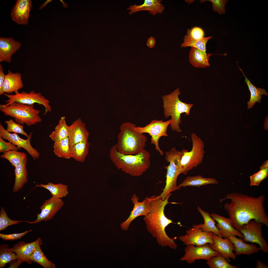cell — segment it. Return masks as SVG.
<instances>
[{
  "instance_id": "obj_26",
  "label": "cell",
  "mask_w": 268,
  "mask_h": 268,
  "mask_svg": "<svg viewBox=\"0 0 268 268\" xmlns=\"http://www.w3.org/2000/svg\"><path fill=\"white\" fill-rule=\"evenodd\" d=\"M28 159L26 158L14 168L15 182L12 189L14 193L21 189L28 181V171L26 165Z\"/></svg>"
},
{
  "instance_id": "obj_50",
  "label": "cell",
  "mask_w": 268,
  "mask_h": 268,
  "mask_svg": "<svg viewBox=\"0 0 268 268\" xmlns=\"http://www.w3.org/2000/svg\"><path fill=\"white\" fill-rule=\"evenodd\" d=\"M9 268H17L21 264L18 262L16 260H13L10 262Z\"/></svg>"
},
{
  "instance_id": "obj_15",
  "label": "cell",
  "mask_w": 268,
  "mask_h": 268,
  "mask_svg": "<svg viewBox=\"0 0 268 268\" xmlns=\"http://www.w3.org/2000/svg\"><path fill=\"white\" fill-rule=\"evenodd\" d=\"M64 205L61 199L53 197L45 201L40 207V213L36 214L37 218L33 221H24L30 224L37 223L51 219Z\"/></svg>"
},
{
  "instance_id": "obj_27",
  "label": "cell",
  "mask_w": 268,
  "mask_h": 268,
  "mask_svg": "<svg viewBox=\"0 0 268 268\" xmlns=\"http://www.w3.org/2000/svg\"><path fill=\"white\" fill-rule=\"evenodd\" d=\"M234 245L235 256L244 254L249 255L257 253L261 249L255 245L247 243L242 239L238 238L235 236H230L228 237Z\"/></svg>"
},
{
  "instance_id": "obj_34",
  "label": "cell",
  "mask_w": 268,
  "mask_h": 268,
  "mask_svg": "<svg viewBox=\"0 0 268 268\" xmlns=\"http://www.w3.org/2000/svg\"><path fill=\"white\" fill-rule=\"evenodd\" d=\"M37 187L46 189L49 191L52 197L58 198L66 197L68 194V186L62 183L54 184L50 182L46 184H36L35 187Z\"/></svg>"
},
{
  "instance_id": "obj_52",
  "label": "cell",
  "mask_w": 268,
  "mask_h": 268,
  "mask_svg": "<svg viewBox=\"0 0 268 268\" xmlns=\"http://www.w3.org/2000/svg\"><path fill=\"white\" fill-rule=\"evenodd\" d=\"M62 2V3L64 4V5H63V6L65 8H67L68 6V4L65 2L63 1L62 0H60Z\"/></svg>"
},
{
  "instance_id": "obj_44",
  "label": "cell",
  "mask_w": 268,
  "mask_h": 268,
  "mask_svg": "<svg viewBox=\"0 0 268 268\" xmlns=\"http://www.w3.org/2000/svg\"><path fill=\"white\" fill-rule=\"evenodd\" d=\"M211 2L212 3V7L213 11L217 12L220 15L226 12L225 6L228 1L227 0H204Z\"/></svg>"
},
{
  "instance_id": "obj_3",
  "label": "cell",
  "mask_w": 268,
  "mask_h": 268,
  "mask_svg": "<svg viewBox=\"0 0 268 268\" xmlns=\"http://www.w3.org/2000/svg\"><path fill=\"white\" fill-rule=\"evenodd\" d=\"M109 156L118 169L132 176H141L150 166V154L144 148L136 154L126 155L119 152L115 144L111 148Z\"/></svg>"
},
{
  "instance_id": "obj_35",
  "label": "cell",
  "mask_w": 268,
  "mask_h": 268,
  "mask_svg": "<svg viewBox=\"0 0 268 268\" xmlns=\"http://www.w3.org/2000/svg\"><path fill=\"white\" fill-rule=\"evenodd\" d=\"M53 152L57 156L68 159L71 158L70 144L68 137L61 140L54 142Z\"/></svg>"
},
{
  "instance_id": "obj_7",
  "label": "cell",
  "mask_w": 268,
  "mask_h": 268,
  "mask_svg": "<svg viewBox=\"0 0 268 268\" xmlns=\"http://www.w3.org/2000/svg\"><path fill=\"white\" fill-rule=\"evenodd\" d=\"M185 151V149L179 151L173 147L169 151L165 152V159L169 164L165 167L167 170L165 186L162 193L158 196L159 198L163 200H164L172 192L180 189L181 188L177 186V181L178 176L181 174L180 161Z\"/></svg>"
},
{
  "instance_id": "obj_48",
  "label": "cell",
  "mask_w": 268,
  "mask_h": 268,
  "mask_svg": "<svg viewBox=\"0 0 268 268\" xmlns=\"http://www.w3.org/2000/svg\"><path fill=\"white\" fill-rule=\"evenodd\" d=\"M156 42L155 38L151 36L147 39L146 42V45L148 47L150 48H152L154 47Z\"/></svg>"
},
{
  "instance_id": "obj_9",
  "label": "cell",
  "mask_w": 268,
  "mask_h": 268,
  "mask_svg": "<svg viewBox=\"0 0 268 268\" xmlns=\"http://www.w3.org/2000/svg\"><path fill=\"white\" fill-rule=\"evenodd\" d=\"M4 95L8 98L5 101L6 105H9L13 102H16L24 104L34 105L37 103L43 105L45 108V111L43 114L45 115L52 111L50 104V101L42 95L40 92L36 93L34 90L29 92L24 91L19 92L18 91L15 93L14 94L4 93Z\"/></svg>"
},
{
  "instance_id": "obj_33",
  "label": "cell",
  "mask_w": 268,
  "mask_h": 268,
  "mask_svg": "<svg viewBox=\"0 0 268 268\" xmlns=\"http://www.w3.org/2000/svg\"><path fill=\"white\" fill-rule=\"evenodd\" d=\"M69 126L67 125L65 117H62L54 130L49 135V137L54 142L59 141L68 137Z\"/></svg>"
},
{
  "instance_id": "obj_31",
  "label": "cell",
  "mask_w": 268,
  "mask_h": 268,
  "mask_svg": "<svg viewBox=\"0 0 268 268\" xmlns=\"http://www.w3.org/2000/svg\"><path fill=\"white\" fill-rule=\"evenodd\" d=\"M197 209L202 216L204 220V223L201 224L200 228L202 230L206 232H212L220 237H223L222 235L215 225V221L210 216L208 212H205L199 206H198Z\"/></svg>"
},
{
  "instance_id": "obj_36",
  "label": "cell",
  "mask_w": 268,
  "mask_h": 268,
  "mask_svg": "<svg viewBox=\"0 0 268 268\" xmlns=\"http://www.w3.org/2000/svg\"><path fill=\"white\" fill-rule=\"evenodd\" d=\"M268 175V160H267L264 163L258 172L250 176V185L259 186L261 182L266 179Z\"/></svg>"
},
{
  "instance_id": "obj_41",
  "label": "cell",
  "mask_w": 268,
  "mask_h": 268,
  "mask_svg": "<svg viewBox=\"0 0 268 268\" xmlns=\"http://www.w3.org/2000/svg\"><path fill=\"white\" fill-rule=\"evenodd\" d=\"M4 123L7 125L6 130L8 132L19 134L27 138L28 137V135L24 130V126L22 125L15 122L11 119L6 120Z\"/></svg>"
},
{
  "instance_id": "obj_12",
  "label": "cell",
  "mask_w": 268,
  "mask_h": 268,
  "mask_svg": "<svg viewBox=\"0 0 268 268\" xmlns=\"http://www.w3.org/2000/svg\"><path fill=\"white\" fill-rule=\"evenodd\" d=\"M200 225L201 224L193 225L192 228L186 231L185 235L179 237V239L186 245H192L199 246L207 243L213 244V233L202 231L200 228Z\"/></svg>"
},
{
  "instance_id": "obj_32",
  "label": "cell",
  "mask_w": 268,
  "mask_h": 268,
  "mask_svg": "<svg viewBox=\"0 0 268 268\" xmlns=\"http://www.w3.org/2000/svg\"><path fill=\"white\" fill-rule=\"evenodd\" d=\"M42 242L41 239L32 254L29 257L30 260L37 263L44 268H55V265L49 261L41 250V246Z\"/></svg>"
},
{
  "instance_id": "obj_30",
  "label": "cell",
  "mask_w": 268,
  "mask_h": 268,
  "mask_svg": "<svg viewBox=\"0 0 268 268\" xmlns=\"http://www.w3.org/2000/svg\"><path fill=\"white\" fill-rule=\"evenodd\" d=\"M218 182L214 178H205L201 175L193 176H188L178 186L185 187L187 186H195L200 187L205 185L217 184Z\"/></svg>"
},
{
  "instance_id": "obj_14",
  "label": "cell",
  "mask_w": 268,
  "mask_h": 268,
  "mask_svg": "<svg viewBox=\"0 0 268 268\" xmlns=\"http://www.w3.org/2000/svg\"><path fill=\"white\" fill-rule=\"evenodd\" d=\"M33 134L31 132L26 139L21 138L17 134L9 133L7 131L1 123H0V137L6 139L16 146L23 148L35 160L39 158V152L32 146L31 140Z\"/></svg>"
},
{
  "instance_id": "obj_6",
  "label": "cell",
  "mask_w": 268,
  "mask_h": 268,
  "mask_svg": "<svg viewBox=\"0 0 268 268\" xmlns=\"http://www.w3.org/2000/svg\"><path fill=\"white\" fill-rule=\"evenodd\" d=\"M0 110L5 115L14 118L16 122L28 127L42 121L39 115L40 110L34 108V105L15 102L9 105L0 104Z\"/></svg>"
},
{
  "instance_id": "obj_37",
  "label": "cell",
  "mask_w": 268,
  "mask_h": 268,
  "mask_svg": "<svg viewBox=\"0 0 268 268\" xmlns=\"http://www.w3.org/2000/svg\"><path fill=\"white\" fill-rule=\"evenodd\" d=\"M26 154L16 150H11L4 153L0 156L1 158L5 159L14 168L27 158Z\"/></svg>"
},
{
  "instance_id": "obj_40",
  "label": "cell",
  "mask_w": 268,
  "mask_h": 268,
  "mask_svg": "<svg viewBox=\"0 0 268 268\" xmlns=\"http://www.w3.org/2000/svg\"><path fill=\"white\" fill-rule=\"evenodd\" d=\"M207 264L210 268H237V266L229 264L219 253L207 260Z\"/></svg>"
},
{
  "instance_id": "obj_13",
  "label": "cell",
  "mask_w": 268,
  "mask_h": 268,
  "mask_svg": "<svg viewBox=\"0 0 268 268\" xmlns=\"http://www.w3.org/2000/svg\"><path fill=\"white\" fill-rule=\"evenodd\" d=\"M184 252V256L180 260L185 261L189 264L193 263L197 260H207L219 253L212 249L208 243L199 246L192 245H186Z\"/></svg>"
},
{
  "instance_id": "obj_46",
  "label": "cell",
  "mask_w": 268,
  "mask_h": 268,
  "mask_svg": "<svg viewBox=\"0 0 268 268\" xmlns=\"http://www.w3.org/2000/svg\"><path fill=\"white\" fill-rule=\"evenodd\" d=\"M31 230L26 231L25 232L18 233L10 234H5L0 233V237L3 240H13L21 238L26 234L32 231Z\"/></svg>"
},
{
  "instance_id": "obj_18",
  "label": "cell",
  "mask_w": 268,
  "mask_h": 268,
  "mask_svg": "<svg viewBox=\"0 0 268 268\" xmlns=\"http://www.w3.org/2000/svg\"><path fill=\"white\" fill-rule=\"evenodd\" d=\"M32 6L31 0H17L11 11L12 19L18 24L27 25Z\"/></svg>"
},
{
  "instance_id": "obj_53",
  "label": "cell",
  "mask_w": 268,
  "mask_h": 268,
  "mask_svg": "<svg viewBox=\"0 0 268 268\" xmlns=\"http://www.w3.org/2000/svg\"><path fill=\"white\" fill-rule=\"evenodd\" d=\"M194 0H185V1L189 3H192L193 2Z\"/></svg>"
},
{
  "instance_id": "obj_45",
  "label": "cell",
  "mask_w": 268,
  "mask_h": 268,
  "mask_svg": "<svg viewBox=\"0 0 268 268\" xmlns=\"http://www.w3.org/2000/svg\"><path fill=\"white\" fill-rule=\"evenodd\" d=\"M21 148L14 145L11 142L5 141L3 139L0 137V152L4 153L11 150L17 151Z\"/></svg>"
},
{
  "instance_id": "obj_23",
  "label": "cell",
  "mask_w": 268,
  "mask_h": 268,
  "mask_svg": "<svg viewBox=\"0 0 268 268\" xmlns=\"http://www.w3.org/2000/svg\"><path fill=\"white\" fill-rule=\"evenodd\" d=\"M161 0H145L143 3L138 5L134 4L130 5L127 9L130 11V15L142 11H147L150 14L155 15L157 14H162L165 9L164 6Z\"/></svg>"
},
{
  "instance_id": "obj_43",
  "label": "cell",
  "mask_w": 268,
  "mask_h": 268,
  "mask_svg": "<svg viewBox=\"0 0 268 268\" xmlns=\"http://www.w3.org/2000/svg\"><path fill=\"white\" fill-rule=\"evenodd\" d=\"M204 32L201 28L198 27H195L190 29H188L186 34L185 35L183 38L200 40L204 37Z\"/></svg>"
},
{
  "instance_id": "obj_2",
  "label": "cell",
  "mask_w": 268,
  "mask_h": 268,
  "mask_svg": "<svg viewBox=\"0 0 268 268\" xmlns=\"http://www.w3.org/2000/svg\"><path fill=\"white\" fill-rule=\"evenodd\" d=\"M171 194H169L164 200L159 198L158 196L153 195L150 197V211L144 216L143 219L147 231L156 238L158 245L162 247L168 246L175 250L177 246L174 239L169 237L165 231L166 227L173 223L164 213L165 208L169 203L168 200Z\"/></svg>"
},
{
  "instance_id": "obj_10",
  "label": "cell",
  "mask_w": 268,
  "mask_h": 268,
  "mask_svg": "<svg viewBox=\"0 0 268 268\" xmlns=\"http://www.w3.org/2000/svg\"><path fill=\"white\" fill-rule=\"evenodd\" d=\"M171 122V119L165 121L155 119L152 120L145 126H135L134 129L142 134L147 133L149 134L151 136V143L154 145L156 150L158 151L161 155L163 156L164 153L159 147V140L161 137L168 136L167 129Z\"/></svg>"
},
{
  "instance_id": "obj_19",
  "label": "cell",
  "mask_w": 268,
  "mask_h": 268,
  "mask_svg": "<svg viewBox=\"0 0 268 268\" xmlns=\"http://www.w3.org/2000/svg\"><path fill=\"white\" fill-rule=\"evenodd\" d=\"M41 239L38 237L35 241L28 243L21 241L14 245L12 247L9 248V250L16 254L17 257V260L21 264L23 262H26L31 264L33 262L29 259V257L35 249Z\"/></svg>"
},
{
  "instance_id": "obj_1",
  "label": "cell",
  "mask_w": 268,
  "mask_h": 268,
  "mask_svg": "<svg viewBox=\"0 0 268 268\" xmlns=\"http://www.w3.org/2000/svg\"><path fill=\"white\" fill-rule=\"evenodd\" d=\"M229 199L224 207L231 219L233 227L239 231L242 226L252 220L261 222L268 227V217L264 204L265 196L261 195L257 197L237 192L230 193L223 200Z\"/></svg>"
},
{
  "instance_id": "obj_16",
  "label": "cell",
  "mask_w": 268,
  "mask_h": 268,
  "mask_svg": "<svg viewBox=\"0 0 268 268\" xmlns=\"http://www.w3.org/2000/svg\"><path fill=\"white\" fill-rule=\"evenodd\" d=\"M131 200L134 204L133 209L128 218L120 225L122 229L124 230H128L130 224L135 218L141 216H146L151 210L150 200L147 196L142 201L140 202L138 201L139 198L134 194Z\"/></svg>"
},
{
  "instance_id": "obj_21",
  "label": "cell",
  "mask_w": 268,
  "mask_h": 268,
  "mask_svg": "<svg viewBox=\"0 0 268 268\" xmlns=\"http://www.w3.org/2000/svg\"><path fill=\"white\" fill-rule=\"evenodd\" d=\"M209 214L217 222L216 226L223 237L226 238L230 236H237L242 239L243 238L242 234L233 227L232 221L230 218H226L214 213Z\"/></svg>"
},
{
  "instance_id": "obj_20",
  "label": "cell",
  "mask_w": 268,
  "mask_h": 268,
  "mask_svg": "<svg viewBox=\"0 0 268 268\" xmlns=\"http://www.w3.org/2000/svg\"><path fill=\"white\" fill-rule=\"evenodd\" d=\"M21 45L19 42L12 37H0V62L10 63L12 56L20 49Z\"/></svg>"
},
{
  "instance_id": "obj_39",
  "label": "cell",
  "mask_w": 268,
  "mask_h": 268,
  "mask_svg": "<svg viewBox=\"0 0 268 268\" xmlns=\"http://www.w3.org/2000/svg\"><path fill=\"white\" fill-rule=\"evenodd\" d=\"M9 246L6 243L0 245V268L3 267L8 263L16 260V254L9 250Z\"/></svg>"
},
{
  "instance_id": "obj_29",
  "label": "cell",
  "mask_w": 268,
  "mask_h": 268,
  "mask_svg": "<svg viewBox=\"0 0 268 268\" xmlns=\"http://www.w3.org/2000/svg\"><path fill=\"white\" fill-rule=\"evenodd\" d=\"M238 67L242 72L243 75L244 76L245 81L247 84L250 92V99L249 101L247 102V108L250 109L251 108H252L256 102H260L262 95H264L267 96L268 93L265 89L260 88H258L253 84L246 77L242 70L238 66Z\"/></svg>"
},
{
  "instance_id": "obj_11",
  "label": "cell",
  "mask_w": 268,
  "mask_h": 268,
  "mask_svg": "<svg viewBox=\"0 0 268 268\" xmlns=\"http://www.w3.org/2000/svg\"><path fill=\"white\" fill-rule=\"evenodd\" d=\"M262 223L252 220L243 225L239 230L243 236L242 240L244 242H250L259 245L261 250L268 252V245L266 240L262 235Z\"/></svg>"
},
{
  "instance_id": "obj_5",
  "label": "cell",
  "mask_w": 268,
  "mask_h": 268,
  "mask_svg": "<svg viewBox=\"0 0 268 268\" xmlns=\"http://www.w3.org/2000/svg\"><path fill=\"white\" fill-rule=\"evenodd\" d=\"M180 94L179 89L177 88L170 94L162 97L164 116L167 118L171 117L170 125L171 129L178 133L182 131L179 126L181 123V114L185 113V116L189 115L190 109L194 105L181 101L179 98Z\"/></svg>"
},
{
  "instance_id": "obj_49",
  "label": "cell",
  "mask_w": 268,
  "mask_h": 268,
  "mask_svg": "<svg viewBox=\"0 0 268 268\" xmlns=\"http://www.w3.org/2000/svg\"><path fill=\"white\" fill-rule=\"evenodd\" d=\"M255 268H268V266L260 260H258L257 262V264Z\"/></svg>"
},
{
  "instance_id": "obj_47",
  "label": "cell",
  "mask_w": 268,
  "mask_h": 268,
  "mask_svg": "<svg viewBox=\"0 0 268 268\" xmlns=\"http://www.w3.org/2000/svg\"><path fill=\"white\" fill-rule=\"evenodd\" d=\"M5 75L3 71V68L1 64H0V95L4 94L3 85L5 79Z\"/></svg>"
},
{
  "instance_id": "obj_24",
  "label": "cell",
  "mask_w": 268,
  "mask_h": 268,
  "mask_svg": "<svg viewBox=\"0 0 268 268\" xmlns=\"http://www.w3.org/2000/svg\"><path fill=\"white\" fill-rule=\"evenodd\" d=\"M21 74L20 73H13L9 70L5 75L3 85L4 94H10L18 91L23 87Z\"/></svg>"
},
{
  "instance_id": "obj_17",
  "label": "cell",
  "mask_w": 268,
  "mask_h": 268,
  "mask_svg": "<svg viewBox=\"0 0 268 268\" xmlns=\"http://www.w3.org/2000/svg\"><path fill=\"white\" fill-rule=\"evenodd\" d=\"M212 238L213 243L209 244L212 249L220 253L228 262L230 261V258L235 259L236 256L233 252L234 246L228 237L223 239L213 233Z\"/></svg>"
},
{
  "instance_id": "obj_22",
  "label": "cell",
  "mask_w": 268,
  "mask_h": 268,
  "mask_svg": "<svg viewBox=\"0 0 268 268\" xmlns=\"http://www.w3.org/2000/svg\"><path fill=\"white\" fill-rule=\"evenodd\" d=\"M89 135L85 124L80 118L78 119L69 126L68 137L70 146L88 139Z\"/></svg>"
},
{
  "instance_id": "obj_38",
  "label": "cell",
  "mask_w": 268,
  "mask_h": 268,
  "mask_svg": "<svg viewBox=\"0 0 268 268\" xmlns=\"http://www.w3.org/2000/svg\"><path fill=\"white\" fill-rule=\"evenodd\" d=\"M212 37V36L204 37L200 40L183 38V42L181 44L180 47L181 48L188 47H193L206 53V44L208 40Z\"/></svg>"
},
{
  "instance_id": "obj_4",
  "label": "cell",
  "mask_w": 268,
  "mask_h": 268,
  "mask_svg": "<svg viewBox=\"0 0 268 268\" xmlns=\"http://www.w3.org/2000/svg\"><path fill=\"white\" fill-rule=\"evenodd\" d=\"M136 125L130 122L122 123L115 144L118 151L126 155H134L138 153L146 146L147 138L143 134L135 130Z\"/></svg>"
},
{
  "instance_id": "obj_8",
  "label": "cell",
  "mask_w": 268,
  "mask_h": 268,
  "mask_svg": "<svg viewBox=\"0 0 268 268\" xmlns=\"http://www.w3.org/2000/svg\"><path fill=\"white\" fill-rule=\"evenodd\" d=\"M192 147L191 150L185 152L180 162L181 173L186 175L188 171L201 164L203 159L205 151L204 143L195 133L191 135Z\"/></svg>"
},
{
  "instance_id": "obj_51",
  "label": "cell",
  "mask_w": 268,
  "mask_h": 268,
  "mask_svg": "<svg viewBox=\"0 0 268 268\" xmlns=\"http://www.w3.org/2000/svg\"><path fill=\"white\" fill-rule=\"evenodd\" d=\"M52 1V0H46L45 2L43 3L39 7V9H41L45 7L49 3L51 2Z\"/></svg>"
},
{
  "instance_id": "obj_42",
  "label": "cell",
  "mask_w": 268,
  "mask_h": 268,
  "mask_svg": "<svg viewBox=\"0 0 268 268\" xmlns=\"http://www.w3.org/2000/svg\"><path fill=\"white\" fill-rule=\"evenodd\" d=\"M23 221L14 220L10 219L4 208L1 207L0 211V231L5 230L8 227L16 225Z\"/></svg>"
},
{
  "instance_id": "obj_28",
  "label": "cell",
  "mask_w": 268,
  "mask_h": 268,
  "mask_svg": "<svg viewBox=\"0 0 268 268\" xmlns=\"http://www.w3.org/2000/svg\"><path fill=\"white\" fill-rule=\"evenodd\" d=\"M88 139L83 140L70 146L71 158L79 162H84L89 152L90 144Z\"/></svg>"
},
{
  "instance_id": "obj_25",
  "label": "cell",
  "mask_w": 268,
  "mask_h": 268,
  "mask_svg": "<svg viewBox=\"0 0 268 268\" xmlns=\"http://www.w3.org/2000/svg\"><path fill=\"white\" fill-rule=\"evenodd\" d=\"M212 54L205 53L197 48L191 47L189 54V61L194 67L205 68L210 66L209 62L210 57Z\"/></svg>"
}]
</instances>
